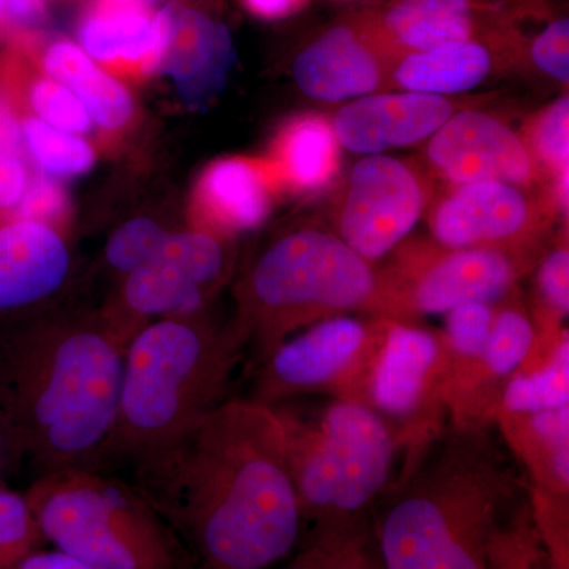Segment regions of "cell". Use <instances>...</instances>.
<instances>
[{
	"label": "cell",
	"instance_id": "obj_1",
	"mask_svg": "<svg viewBox=\"0 0 569 569\" xmlns=\"http://www.w3.org/2000/svg\"><path fill=\"white\" fill-rule=\"evenodd\" d=\"M137 477L194 569H268L295 549L301 505L271 408L227 399Z\"/></svg>",
	"mask_w": 569,
	"mask_h": 569
},
{
	"label": "cell",
	"instance_id": "obj_2",
	"mask_svg": "<svg viewBox=\"0 0 569 569\" xmlns=\"http://www.w3.org/2000/svg\"><path fill=\"white\" fill-rule=\"evenodd\" d=\"M123 350L100 317H47L0 337V419L41 475L103 470Z\"/></svg>",
	"mask_w": 569,
	"mask_h": 569
},
{
	"label": "cell",
	"instance_id": "obj_3",
	"mask_svg": "<svg viewBox=\"0 0 569 569\" xmlns=\"http://www.w3.org/2000/svg\"><path fill=\"white\" fill-rule=\"evenodd\" d=\"M493 430L448 426L400 460L372 512L385 568H489L498 520L527 490Z\"/></svg>",
	"mask_w": 569,
	"mask_h": 569
},
{
	"label": "cell",
	"instance_id": "obj_4",
	"mask_svg": "<svg viewBox=\"0 0 569 569\" xmlns=\"http://www.w3.org/2000/svg\"><path fill=\"white\" fill-rule=\"evenodd\" d=\"M244 350L208 312L152 321L123 350L108 462L134 475L167 456L222 406Z\"/></svg>",
	"mask_w": 569,
	"mask_h": 569
},
{
	"label": "cell",
	"instance_id": "obj_5",
	"mask_svg": "<svg viewBox=\"0 0 569 569\" xmlns=\"http://www.w3.org/2000/svg\"><path fill=\"white\" fill-rule=\"evenodd\" d=\"M233 329L257 365L296 331L328 318L388 317L378 266L323 228H299L269 242L236 287Z\"/></svg>",
	"mask_w": 569,
	"mask_h": 569
},
{
	"label": "cell",
	"instance_id": "obj_6",
	"mask_svg": "<svg viewBox=\"0 0 569 569\" xmlns=\"http://www.w3.org/2000/svg\"><path fill=\"white\" fill-rule=\"evenodd\" d=\"M271 408L306 522L370 515L395 481L402 445L373 408L299 397Z\"/></svg>",
	"mask_w": 569,
	"mask_h": 569
},
{
	"label": "cell",
	"instance_id": "obj_7",
	"mask_svg": "<svg viewBox=\"0 0 569 569\" xmlns=\"http://www.w3.org/2000/svg\"><path fill=\"white\" fill-rule=\"evenodd\" d=\"M26 497L44 542L93 569H194L152 501L102 470L40 475Z\"/></svg>",
	"mask_w": 569,
	"mask_h": 569
},
{
	"label": "cell",
	"instance_id": "obj_8",
	"mask_svg": "<svg viewBox=\"0 0 569 569\" xmlns=\"http://www.w3.org/2000/svg\"><path fill=\"white\" fill-rule=\"evenodd\" d=\"M231 241L192 227L171 231L151 260L123 277L99 313L122 350L152 321L208 312L233 277Z\"/></svg>",
	"mask_w": 569,
	"mask_h": 569
},
{
	"label": "cell",
	"instance_id": "obj_9",
	"mask_svg": "<svg viewBox=\"0 0 569 569\" xmlns=\"http://www.w3.org/2000/svg\"><path fill=\"white\" fill-rule=\"evenodd\" d=\"M391 320L340 316L309 326L257 366L249 399L266 407L299 397L369 406L370 378Z\"/></svg>",
	"mask_w": 569,
	"mask_h": 569
},
{
	"label": "cell",
	"instance_id": "obj_10",
	"mask_svg": "<svg viewBox=\"0 0 569 569\" xmlns=\"http://www.w3.org/2000/svg\"><path fill=\"white\" fill-rule=\"evenodd\" d=\"M377 264L388 317L418 323L470 302L496 305L530 274L518 258L490 249H448L432 239L403 241Z\"/></svg>",
	"mask_w": 569,
	"mask_h": 569
},
{
	"label": "cell",
	"instance_id": "obj_11",
	"mask_svg": "<svg viewBox=\"0 0 569 569\" xmlns=\"http://www.w3.org/2000/svg\"><path fill=\"white\" fill-rule=\"evenodd\" d=\"M557 212L545 190L492 181L462 183L432 198L427 224L437 244L498 250L533 271L549 249Z\"/></svg>",
	"mask_w": 569,
	"mask_h": 569
},
{
	"label": "cell",
	"instance_id": "obj_12",
	"mask_svg": "<svg viewBox=\"0 0 569 569\" xmlns=\"http://www.w3.org/2000/svg\"><path fill=\"white\" fill-rule=\"evenodd\" d=\"M449 358L440 331L389 321L373 367L369 407L387 419L413 456L449 426Z\"/></svg>",
	"mask_w": 569,
	"mask_h": 569
},
{
	"label": "cell",
	"instance_id": "obj_13",
	"mask_svg": "<svg viewBox=\"0 0 569 569\" xmlns=\"http://www.w3.org/2000/svg\"><path fill=\"white\" fill-rule=\"evenodd\" d=\"M432 198V182L418 164L385 153L365 156L340 190L331 231L378 264L407 241Z\"/></svg>",
	"mask_w": 569,
	"mask_h": 569
},
{
	"label": "cell",
	"instance_id": "obj_14",
	"mask_svg": "<svg viewBox=\"0 0 569 569\" xmlns=\"http://www.w3.org/2000/svg\"><path fill=\"white\" fill-rule=\"evenodd\" d=\"M535 9L531 0H389L359 17L397 59L477 40L519 33L516 22Z\"/></svg>",
	"mask_w": 569,
	"mask_h": 569
},
{
	"label": "cell",
	"instance_id": "obj_15",
	"mask_svg": "<svg viewBox=\"0 0 569 569\" xmlns=\"http://www.w3.org/2000/svg\"><path fill=\"white\" fill-rule=\"evenodd\" d=\"M425 156L449 186L492 181L548 192L522 137L490 112L456 111L429 138Z\"/></svg>",
	"mask_w": 569,
	"mask_h": 569
},
{
	"label": "cell",
	"instance_id": "obj_16",
	"mask_svg": "<svg viewBox=\"0 0 569 569\" xmlns=\"http://www.w3.org/2000/svg\"><path fill=\"white\" fill-rule=\"evenodd\" d=\"M396 59L369 26L351 14L310 41L296 56V84L318 102H351L391 89V71Z\"/></svg>",
	"mask_w": 569,
	"mask_h": 569
},
{
	"label": "cell",
	"instance_id": "obj_17",
	"mask_svg": "<svg viewBox=\"0 0 569 569\" xmlns=\"http://www.w3.org/2000/svg\"><path fill=\"white\" fill-rule=\"evenodd\" d=\"M168 37V9L134 0H93L78 22L81 50L119 81H142L162 70Z\"/></svg>",
	"mask_w": 569,
	"mask_h": 569
},
{
	"label": "cell",
	"instance_id": "obj_18",
	"mask_svg": "<svg viewBox=\"0 0 569 569\" xmlns=\"http://www.w3.org/2000/svg\"><path fill=\"white\" fill-rule=\"evenodd\" d=\"M282 190L264 157L231 156L209 163L194 182L192 228L233 239L261 227Z\"/></svg>",
	"mask_w": 569,
	"mask_h": 569
},
{
	"label": "cell",
	"instance_id": "obj_19",
	"mask_svg": "<svg viewBox=\"0 0 569 569\" xmlns=\"http://www.w3.org/2000/svg\"><path fill=\"white\" fill-rule=\"evenodd\" d=\"M456 111L458 104L443 96L377 92L343 104L332 127L340 148L359 156H378L429 140Z\"/></svg>",
	"mask_w": 569,
	"mask_h": 569
},
{
	"label": "cell",
	"instance_id": "obj_20",
	"mask_svg": "<svg viewBox=\"0 0 569 569\" xmlns=\"http://www.w3.org/2000/svg\"><path fill=\"white\" fill-rule=\"evenodd\" d=\"M70 271L63 231L33 220L0 219V313L48 301L62 290Z\"/></svg>",
	"mask_w": 569,
	"mask_h": 569
},
{
	"label": "cell",
	"instance_id": "obj_21",
	"mask_svg": "<svg viewBox=\"0 0 569 569\" xmlns=\"http://www.w3.org/2000/svg\"><path fill=\"white\" fill-rule=\"evenodd\" d=\"M170 37L162 71L176 82L182 102L204 107L227 86L236 63L230 29L201 11L167 7Z\"/></svg>",
	"mask_w": 569,
	"mask_h": 569
},
{
	"label": "cell",
	"instance_id": "obj_22",
	"mask_svg": "<svg viewBox=\"0 0 569 569\" xmlns=\"http://www.w3.org/2000/svg\"><path fill=\"white\" fill-rule=\"evenodd\" d=\"M533 342V320L518 287L493 307L492 325L477 378L462 406L449 419V426L496 427L505 387L522 367Z\"/></svg>",
	"mask_w": 569,
	"mask_h": 569
},
{
	"label": "cell",
	"instance_id": "obj_23",
	"mask_svg": "<svg viewBox=\"0 0 569 569\" xmlns=\"http://www.w3.org/2000/svg\"><path fill=\"white\" fill-rule=\"evenodd\" d=\"M526 43L519 32L503 39L468 41L400 56L392 67L391 89L443 97L470 91L500 67L522 61Z\"/></svg>",
	"mask_w": 569,
	"mask_h": 569
},
{
	"label": "cell",
	"instance_id": "obj_24",
	"mask_svg": "<svg viewBox=\"0 0 569 569\" xmlns=\"http://www.w3.org/2000/svg\"><path fill=\"white\" fill-rule=\"evenodd\" d=\"M17 44L31 56L37 69L73 92L92 122L104 132H121L133 121L132 93L118 78L93 62L80 44L67 39L41 43L37 36L17 40Z\"/></svg>",
	"mask_w": 569,
	"mask_h": 569
},
{
	"label": "cell",
	"instance_id": "obj_25",
	"mask_svg": "<svg viewBox=\"0 0 569 569\" xmlns=\"http://www.w3.org/2000/svg\"><path fill=\"white\" fill-rule=\"evenodd\" d=\"M282 193L307 197L335 182L340 144L332 121L318 112L287 119L277 130L268 156Z\"/></svg>",
	"mask_w": 569,
	"mask_h": 569
},
{
	"label": "cell",
	"instance_id": "obj_26",
	"mask_svg": "<svg viewBox=\"0 0 569 569\" xmlns=\"http://www.w3.org/2000/svg\"><path fill=\"white\" fill-rule=\"evenodd\" d=\"M493 426L526 470L527 488L569 497V407L538 413L498 411Z\"/></svg>",
	"mask_w": 569,
	"mask_h": 569
},
{
	"label": "cell",
	"instance_id": "obj_27",
	"mask_svg": "<svg viewBox=\"0 0 569 569\" xmlns=\"http://www.w3.org/2000/svg\"><path fill=\"white\" fill-rule=\"evenodd\" d=\"M283 569H387L372 512L312 522L301 548Z\"/></svg>",
	"mask_w": 569,
	"mask_h": 569
},
{
	"label": "cell",
	"instance_id": "obj_28",
	"mask_svg": "<svg viewBox=\"0 0 569 569\" xmlns=\"http://www.w3.org/2000/svg\"><path fill=\"white\" fill-rule=\"evenodd\" d=\"M493 307L470 302L445 313V328L440 332L449 358V419L473 387L488 343Z\"/></svg>",
	"mask_w": 569,
	"mask_h": 569
},
{
	"label": "cell",
	"instance_id": "obj_29",
	"mask_svg": "<svg viewBox=\"0 0 569 569\" xmlns=\"http://www.w3.org/2000/svg\"><path fill=\"white\" fill-rule=\"evenodd\" d=\"M523 142L537 164L557 211L568 219L569 182V99L556 102L531 116L523 127Z\"/></svg>",
	"mask_w": 569,
	"mask_h": 569
},
{
	"label": "cell",
	"instance_id": "obj_30",
	"mask_svg": "<svg viewBox=\"0 0 569 569\" xmlns=\"http://www.w3.org/2000/svg\"><path fill=\"white\" fill-rule=\"evenodd\" d=\"M569 407V336L539 369L516 372L501 395L505 413H538Z\"/></svg>",
	"mask_w": 569,
	"mask_h": 569
},
{
	"label": "cell",
	"instance_id": "obj_31",
	"mask_svg": "<svg viewBox=\"0 0 569 569\" xmlns=\"http://www.w3.org/2000/svg\"><path fill=\"white\" fill-rule=\"evenodd\" d=\"M21 132L26 153L51 178H73L91 170L96 151L78 134L62 132L28 112H21Z\"/></svg>",
	"mask_w": 569,
	"mask_h": 569
},
{
	"label": "cell",
	"instance_id": "obj_32",
	"mask_svg": "<svg viewBox=\"0 0 569 569\" xmlns=\"http://www.w3.org/2000/svg\"><path fill=\"white\" fill-rule=\"evenodd\" d=\"M488 569H548L527 490L498 520L490 542Z\"/></svg>",
	"mask_w": 569,
	"mask_h": 569
},
{
	"label": "cell",
	"instance_id": "obj_33",
	"mask_svg": "<svg viewBox=\"0 0 569 569\" xmlns=\"http://www.w3.org/2000/svg\"><path fill=\"white\" fill-rule=\"evenodd\" d=\"M21 114L10 93L0 91V217L11 216L31 182Z\"/></svg>",
	"mask_w": 569,
	"mask_h": 569
},
{
	"label": "cell",
	"instance_id": "obj_34",
	"mask_svg": "<svg viewBox=\"0 0 569 569\" xmlns=\"http://www.w3.org/2000/svg\"><path fill=\"white\" fill-rule=\"evenodd\" d=\"M168 231L162 223L149 217H134L121 224L104 246V264L111 274L118 277V283L146 261L151 260L162 247Z\"/></svg>",
	"mask_w": 569,
	"mask_h": 569
},
{
	"label": "cell",
	"instance_id": "obj_35",
	"mask_svg": "<svg viewBox=\"0 0 569 569\" xmlns=\"http://www.w3.org/2000/svg\"><path fill=\"white\" fill-rule=\"evenodd\" d=\"M43 542L26 493L0 486V569L41 549Z\"/></svg>",
	"mask_w": 569,
	"mask_h": 569
},
{
	"label": "cell",
	"instance_id": "obj_36",
	"mask_svg": "<svg viewBox=\"0 0 569 569\" xmlns=\"http://www.w3.org/2000/svg\"><path fill=\"white\" fill-rule=\"evenodd\" d=\"M527 493L548 569H569V497L531 488H527Z\"/></svg>",
	"mask_w": 569,
	"mask_h": 569
},
{
	"label": "cell",
	"instance_id": "obj_37",
	"mask_svg": "<svg viewBox=\"0 0 569 569\" xmlns=\"http://www.w3.org/2000/svg\"><path fill=\"white\" fill-rule=\"evenodd\" d=\"M9 217L51 224L63 231L69 219V200H67L66 190L51 176L43 174L41 171L33 173L28 192Z\"/></svg>",
	"mask_w": 569,
	"mask_h": 569
},
{
	"label": "cell",
	"instance_id": "obj_38",
	"mask_svg": "<svg viewBox=\"0 0 569 569\" xmlns=\"http://www.w3.org/2000/svg\"><path fill=\"white\" fill-rule=\"evenodd\" d=\"M526 56L541 73L560 84H569V20H552L526 43Z\"/></svg>",
	"mask_w": 569,
	"mask_h": 569
},
{
	"label": "cell",
	"instance_id": "obj_39",
	"mask_svg": "<svg viewBox=\"0 0 569 569\" xmlns=\"http://www.w3.org/2000/svg\"><path fill=\"white\" fill-rule=\"evenodd\" d=\"M7 569H93L62 550L37 549Z\"/></svg>",
	"mask_w": 569,
	"mask_h": 569
},
{
	"label": "cell",
	"instance_id": "obj_40",
	"mask_svg": "<svg viewBox=\"0 0 569 569\" xmlns=\"http://www.w3.org/2000/svg\"><path fill=\"white\" fill-rule=\"evenodd\" d=\"M44 0H9L7 3V28L21 31L20 37L31 36L29 28L41 21Z\"/></svg>",
	"mask_w": 569,
	"mask_h": 569
},
{
	"label": "cell",
	"instance_id": "obj_41",
	"mask_svg": "<svg viewBox=\"0 0 569 569\" xmlns=\"http://www.w3.org/2000/svg\"><path fill=\"white\" fill-rule=\"evenodd\" d=\"M309 0H242L247 10L263 20H282L305 9Z\"/></svg>",
	"mask_w": 569,
	"mask_h": 569
},
{
	"label": "cell",
	"instance_id": "obj_42",
	"mask_svg": "<svg viewBox=\"0 0 569 569\" xmlns=\"http://www.w3.org/2000/svg\"><path fill=\"white\" fill-rule=\"evenodd\" d=\"M21 455L20 449H18L17 443H14L13 437L7 429V426L3 425L2 419H0V475L3 473L7 466H9L11 456Z\"/></svg>",
	"mask_w": 569,
	"mask_h": 569
},
{
	"label": "cell",
	"instance_id": "obj_43",
	"mask_svg": "<svg viewBox=\"0 0 569 569\" xmlns=\"http://www.w3.org/2000/svg\"><path fill=\"white\" fill-rule=\"evenodd\" d=\"M10 61L11 50L0 56V91H2L3 82H6L7 73H9Z\"/></svg>",
	"mask_w": 569,
	"mask_h": 569
},
{
	"label": "cell",
	"instance_id": "obj_44",
	"mask_svg": "<svg viewBox=\"0 0 569 569\" xmlns=\"http://www.w3.org/2000/svg\"><path fill=\"white\" fill-rule=\"evenodd\" d=\"M7 3L9 0H0V31L7 28Z\"/></svg>",
	"mask_w": 569,
	"mask_h": 569
},
{
	"label": "cell",
	"instance_id": "obj_45",
	"mask_svg": "<svg viewBox=\"0 0 569 569\" xmlns=\"http://www.w3.org/2000/svg\"><path fill=\"white\" fill-rule=\"evenodd\" d=\"M134 2H146V0H134Z\"/></svg>",
	"mask_w": 569,
	"mask_h": 569
}]
</instances>
